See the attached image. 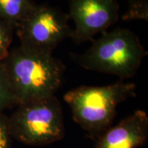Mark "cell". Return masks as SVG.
I'll use <instances>...</instances> for the list:
<instances>
[{
  "label": "cell",
  "mask_w": 148,
  "mask_h": 148,
  "mask_svg": "<svg viewBox=\"0 0 148 148\" xmlns=\"http://www.w3.org/2000/svg\"><path fill=\"white\" fill-rule=\"evenodd\" d=\"M2 63L17 105L55 95L65 70L53 54L21 45L10 49Z\"/></svg>",
  "instance_id": "6da1fadb"
},
{
  "label": "cell",
  "mask_w": 148,
  "mask_h": 148,
  "mask_svg": "<svg viewBox=\"0 0 148 148\" xmlns=\"http://www.w3.org/2000/svg\"><path fill=\"white\" fill-rule=\"evenodd\" d=\"M136 88L134 83L122 81L106 86H82L68 91L64 99L73 121L96 140L111 126L118 105L136 95Z\"/></svg>",
  "instance_id": "7a4b0ae2"
},
{
  "label": "cell",
  "mask_w": 148,
  "mask_h": 148,
  "mask_svg": "<svg viewBox=\"0 0 148 148\" xmlns=\"http://www.w3.org/2000/svg\"><path fill=\"white\" fill-rule=\"evenodd\" d=\"M147 54L134 32L117 27L103 32L87 50L73 58L86 69L126 79L136 73Z\"/></svg>",
  "instance_id": "3957f363"
},
{
  "label": "cell",
  "mask_w": 148,
  "mask_h": 148,
  "mask_svg": "<svg viewBox=\"0 0 148 148\" xmlns=\"http://www.w3.org/2000/svg\"><path fill=\"white\" fill-rule=\"evenodd\" d=\"M17 106L8 117L12 138L32 146H45L64 138L63 114L55 95Z\"/></svg>",
  "instance_id": "277c9868"
},
{
  "label": "cell",
  "mask_w": 148,
  "mask_h": 148,
  "mask_svg": "<svg viewBox=\"0 0 148 148\" xmlns=\"http://www.w3.org/2000/svg\"><path fill=\"white\" fill-rule=\"evenodd\" d=\"M68 14L47 3L35 4L16 28L21 45L52 54L61 42L71 36Z\"/></svg>",
  "instance_id": "5b68a950"
},
{
  "label": "cell",
  "mask_w": 148,
  "mask_h": 148,
  "mask_svg": "<svg viewBox=\"0 0 148 148\" xmlns=\"http://www.w3.org/2000/svg\"><path fill=\"white\" fill-rule=\"evenodd\" d=\"M69 8L75 23L71 38L77 44L106 32L119 18L117 0H69Z\"/></svg>",
  "instance_id": "8992f818"
},
{
  "label": "cell",
  "mask_w": 148,
  "mask_h": 148,
  "mask_svg": "<svg viewBox=\"0 0 148 148\" xmlns=\"http://www.w3.org/2000/svg\"><path fill=\"white\" fill-rule=\"evenodd\" d=\"M147 138V114L137 110L107 129L95 140V148H137L145 145Z\"/></svg>",
  "instance_id": "52a82bcc"
},
{
  "label": "cell",
  "mask_w": 148,
  "mask_h": 148,
  "mask_svg": "<svg viewBox=\"0 0 148 148\" xmlns=\"http://www.w3.org/2000/svg\"><path fill=\"white\" fill-rule=\"evenodd\" d=\"M35 4L32 0H0V20L16 29Z\"/></svg>",
  "instance_id": "ba28073f"
},
{
  "label": "cell",
  "mask_w": 148,
  "mask_h": 148,
  "mask_svg": "<svg viewBox=\"0 0 148 148\" xmlns=\"http://www.w3.org/2000/svg\"><path fill=\"white\" fill-rule=\"evenodd\" d=\"M16 104L8 77L2 62L0 63V113Z\"/></svg>",
  "instance_id": "9c48e42d"
},
{
  "label": "cell",
  "mask_w": 148,
  "mask_h": 148,
  "mask_svg": "<svg viewBox=\"0 0 148 148\" xmlns=\"http://www.w3.org/2000/svg\"><path fill=\"white\" fill-rule=\"evenodd\" d=\"M124 21L132 19L148 20L147 0H129L128 8L124 16H122Z\"/></svg>",
  "instance_id": "30bf717a"
},
{
  "label": "cell",
  "mask_w": 148,
  "mask_h": 148,
  "mask_svg": "<svg viewBox=\"0 0 148 148\" xmlns=\"http://www.w3.org/2000/svg\"><path fill=\"white\" fill-rule=\"evenodd\" d=\"M14 29L10 24L0 20V63L6 58L10 50Z\"/></svg>",
  "instance_id": "8fae6325"
},
{
  "label": "cell",
  "mask_w": 148,
  "mask_h": 148,
  "mask_svg": "<svg viewBox=\"0 0 148 148\" xmlns=\"http://www.w3.org/2000/svg\"><path fill=\"white\" fill-rule=\"evenodd\" d=\"M12 138L8 117L0 113V148H10Z\"/></svg>",
  "instance_id": "7c38bea8"
}]
</instances>
